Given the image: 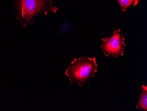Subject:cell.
Wrapping results in <instances>:
<instances>
[{"instance_id": "7a4b0ae2", "label": "cell", "mask_w": 147, "mask_h": 111, "mask_svg": "<svg viewBox=\"0 0 147 111\" xmlns=\"http://www.w3.org/2000/svg\"><path fill=\"white\" fill-rule=\"evenodd\" d=\"M97 67L95 58L76 59L71 63L65 74L71 82L82 86L95 76Z\"/></svg>"}, {"instance_id": "5b68a950", "label": "cell", "mask_w": 147, "mask_h": 111, "mask_svg": "<svg viewBox=\"0 0 147 111\" xmlns=\"http://www.w3.org/2000/svg\"><path fill=\"white\" fill-rule=\"evenodd\" d=\"M122 11L125 12L129 7L132 5H137L139 0H118Z\"/></svg>"}, {"instance_id": "6da1fadb", "label": "cell", "mask_w": 147, "mask_h": 111, "mask_svg": "<svg viewBox=\"0 0 147 111\" xmlns=\"http://www.w3.org/2000/svg\"><path fill=\"white\" fill-rule=\"evenodd\" d=\"M17 12V20L23 28L33 24L34 18L40 14L47 15L49 11L56 13L58 8L53 6V0H14Z\"/></svg>"}, {"instance_id": "3957f363", "label": "cell", "mask_w": 147, "mask_h": 111, "mask_svg": "<svg viewBox=\"0 0 147 111\" xmlns=\"http://www.w3.org/2000/svg\"><path fill=\"white\" fill-rule=\"evenodd\" d=\"M101 48L105 55L118 57L124 54L125 39L121 34V30L115 31L109 38L103 39Z\"/></svg>"}, {"instance_id": "277c9868", "label": "cell", "mask_w": 147, "mask_h": 111, "mask_svg": "<svg viewBox=\"0 0 147 111\" xmlns=\"http://www.w3.org/2000/svg\"><path fill=\"white\" fill-rule=\"evenodd\" d=\"M136 108L147 111V87L146 86H142V93Z\"/></svg>"}]
</instances>
